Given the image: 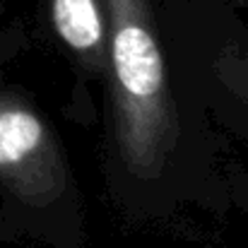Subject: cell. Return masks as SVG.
<instances>
[{"label":"cell","mask_w":248,"mask_h":248,"mask_svg":"<svg viewBox=\"0 0 248 248\" xmlns=\"http://www.w3.org/2000/svg\"><path fill=\"white\" fill-rule=\"evenodd\" d=\"M101 178L128 232L202 239L229 222L224 135L186 82L157 0H106Z\"/></svg>","instance_id":"6da1fadb"},{"label":"cell","mask_w":248,"mask_h":248,"mask_svg":"<svg viewBox=\"0 0 248 248\" xmlns=\"http://www.w3.org/2000/svg\"><path fill=\"white\" fill-rule=\"evenodd\" d=\"M0 224L46 248H87V205L58 125L36 96L0 82Z\"/></svg>","instance_id":"7a4b0ae2"},{"label":"cell","mask_w":248,"mask_h":248,"mask_svg":"<svg viewBox=\"0 0 248 248\" xmlns=\"http://www.w3.org/2000/svg\"><path fill=\"white\" fill-rule=\"evenodd\" d=\"M176 63L215 128L248 145V24L219 0H164Z\"/></svg>","instance_id":"3957f363"},{"label":"cell","mask_w":248,"mask_h":248,"mask_svg":"<svg viewBox=\"0 0 248 248\" xmlns=\"http://www.w3.org/2000/svg\"><path fill=\"white\" fill-rule=\"evenodd\" d=\"M46 27L53 48L73 70L75 113L89 123L94 118L92 92L99 89L106 63V0H46Z\"/></svg>","instance_id":"277c9868"},{"label":"cell","mask_w":248,"mask_h":248,"mask_svg":"<svg viewBox=\"0 0 248 248\" xmlns=\"http://www.w3.org/2000/svg\"><path fill=\"white\" fill-rule=\"evenodd\" d=\"M224 183H227L232 212L241 215L248 224V166L241 164L232 152L224 162Z\"/></svg>","instance_id":"5b68a950"},{"label":"cell","mask_w":248,"mask_h":248,"mask_svg":"<svg viewBox=\"0 0 248 248\" xmlns=\"http://www.w3.org/2000/svg\"><path fill=\"white\" fill-rule=\"evenodd\" d=\"M0 7H2V0H0Z\"/></svg>","instance_id":"8992f818"}]
</instances>
